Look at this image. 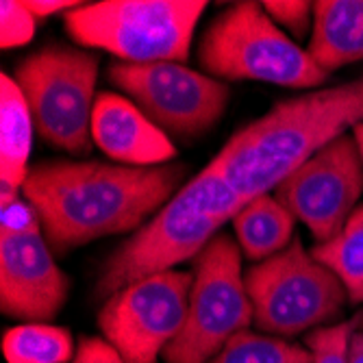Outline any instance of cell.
<instances>
[{
	"label": "cell",
	"instance_id": "obj_1",
	"mask_svg": "<svg viewBox=\"0 0 363 363\" xmlns=\"http://www.w3.org/2000/svg\"><path fill=\"white\" fill-rule=\"evenodd\" d=\"M185 168H133L103 161H44L28 170L22 194L42 218L55 255L142 228L181 189Z\"/></svg>",
	"mask_w": 363,
	"mask_h": 363
},
{
	"label": "cell",
	"instance_id": "obj_2",
	"mask_svg": "<svg viewBox=\"0 0 363 363\" xmlns=\"http://www.w3.org/2000/svg\"><path fill=\"white\" fill-rule=\"evenodd\" d=\"M363 122V77L344 85L279 101L242 126L211 166L244 203L277 189L346 128Z\"/></svg>",
	"mask_w": 363,
	"mask_h": 363
},
{
	"label": "cell",
	"instance_id": "obj_3",
	"mask_svg": "<svg viewBox=\"0 0 363 363\" xmlns=\"http://www.w3.org/2000/svg\"><path fill=\"white\" fill-rule=\"evenodd\" d=\"M244 205L209 163L103 263L94 298L109 301L130 283L170 272L179 263L196 259Z\"/></svg>",
	"mask_w": 363,
	"mask_h": 363
},
{
	"label": "cell",
	"instance_id": "obj_4",
	"mask_svg": "<svg viewBox=\"0 0 363 363\" xmlns=\"http://www.w3.org/2000/svg\"><path fill=\"white\" fill-rule=\"evenodd\" d=\"M205 7L203 0H103L65 13V30L122 63H183Z\"/></svg>",
	"mask_w": 363,
	"mask_h": 363
},
{
	"label": "cell",
	"instance_id": "obj_5",
	"mask_svg": "<svg viewBox=\"0 0 363 363\" xmlns=\"http://www.w3.org/2000/svg\"><path fill=\"white\" fill-rule=\"evenodd\" d=\"M198 61L218 81L309 89L328 79V72L285 35L261 3H235L220 13L198 46Z\"/></svg>",
	"mask_w": 363,
	"mask_h": 363
},
{
	"label": "cell",
	"instance_id": "obj_6",
	"mask_svg": "<svg viewBox=\"0 0 363 363\" xmlns=\"http://www.w3.org/2000/svg\"><path fill=\"white\" fill-rule=\"evenodd\" d=\"M244 279L252 322L261 333L274 337H294L331 326L350 303L337 274L305 250L298 238L274 257L255 263Z\"/></svg>",
	"mask_w": 363,
	"mask_h": 363
},
{
	"label": "cell",
	"instance_id": "obj_7",
	"mask_svg": "<svg viewBox=\"0 0 363 363\" xmlns=\"http://www.w3.org/2000/svg\"><path fill=\"white\" fill-rule=\"evenodd\" d=\"M98 57L65 44L28 55L13 81L22 89L40 138L74 157L91 150Z\"/></svg>",
	"mask_w": 363,
	"mask_h": 363
},
{
	"label": "cell",
	"instance_id": "obj_8",
	"mask_svg": "<svg viewBox=\"0 0 363 363\" xmlns=\"http://www.w3.org/2000/svg\"><path fill=\"white\" fill-rule=\"evenodd\" d=\"M252 324V303L242 274L240 246L218 233L194 259L187 320L166 348V363H209Z\"/></svg>",
	"mask_w": 363,
	"mask_h": 363
},
{
	"label": "cell",
	"instance_id": "obj_9",
	"mask_svg": "<svg viewBox=\"0 0 363 363\" xmlns=\"http://www.w3.org/2000/svg\"><path fill=\"white\" fill-rule=\"evenodd\" d=\"M109 81L168 138L196 140L224 116L230 89L224 81L183 63H111Z\"/></svg>",
	"mask_w": 363,
	"mask_h": 363
},
{
	"label": "cell",
	"instance_id": "obj_10",
	"mask_svg": "<svg viewBox=\"0 0 363 363\" xmlns=\"http://www.w3.org/2000/svg\"><path fill=\"white\" fill-rule=\"evenodd\" d=\"M194 272H161L113 294L98 313L105 340L126 363H155L183 331Z\"/></svg>",
	"mask_w": 363,
	"mask_h": 363
},
{
	"label": "cell",
	"instance_id": "obj_11",
	"mask_svg": "<svg viewBox=\"0 0 363 363\" xmlns=\"http://www.w3.org/2000/svg\"><path fill=\"white\" fill-rule=\"evenodd\" d=\"M363 194V168L352 138L342 135L291 172L274 198L301 220L318 244L340 235Z\"/></svg>",
	"mask_w": 363,
	"mask_h": 363
},
{
	"label": "cell",
	"instance_id": "obj_12",
	"mask_svg": "<svg viewBox=\"0 0 363 363\" xmlns=\"http://www.w3.org/2000/svg\"><path fill=\"white\" fill-rule=\"evenodd\" d=\"M70 281L55 263L44 233L0 230V307L5 315L55 320L68 298Z\"/></svg>",
	"mask_w": 363,
	"mask_h": 363
},
{
	"label": "cell",
	"instance_id": "obj_13",
	"mask_svg": "<svg viewBox=\"0 0 363 363\" xmlns=\"http://www.w3.org/2000/svg\"><path fill=\"white\" fill-rule=\"evenodd\" d=\"M91 140L107 157L133 168L166 166L177 157L172 140L133 101L111 91L96 96Z\"/></svg>",
	"mask_w": 363,
	"mask_h": 363
},
{
	"label": "cell",
	"instance_id": "obj_14",
	"mask_svg": "<svg viewBox=\"0 0 363 363\" xmlns=\"http://www.w3.org/2000/svg\"><path fill=\"white\" fill-rule=\"evenodd\" d=\"M307 52L328 74L363 61V0L313 3V28Z\"/></svg>",
	"mask_w": 363,
	"mask_h": 363
},
{
	"label": "cell",
	"instance_id": "obj_15",
	"mask_svg": "<svg viewBox=\"0 0 363 363\" xmlns=\"http://www.w3.org/2000/svg\"><path fill=\"white\" fill-rule=\"evenodd\" d=\"M294 224L296 218L270 194L252 198L233 218L238 244L255 263L285 250L294 240Z\"/></svg>",
	"mask_w": 363,
	"mask_h": 363
},
{
	"label": "cell",
	"instance_id": "obj_16",
	"mask_svg": "<svg viewBox=\"0 0 363 363\" xmlns=\"http://www.w3.org/2000/svg\"><path fill=\"white\" fill-rule=\"evenodd\" d=\"M0 109H3V183L13 189H22L28 177V155L33 142V118L26 98L13 77L3 74L0 79Z\"/></svg>",
	"mask_w": 363,
	"mask_h": 363
},
{
	"label": "cell",
	"instance_id": "obj_17",
	"mask_svg": "<svg viewBox=\"0 0 363 363\" xmlns=\"http://www.w3.org/2000/svg\"><path fill=\"white\" fill-rule=\"evenodd\" d=\"M3 352L7 363H70L77 354L68 328L46 322L9 328L3 337Z\"/></svg>",
	"mask_w": 363,
	"mask_h": 363
},
{
	"label": "cell",
	"instance_id": "obj_18",
	"mask_svg": "<svg viewBox=\"0 0 363 363\" xmlns=\"http://www.w3.org/2000/svg\"><path fill=\"white\" fill-rule=\"evenodd\" d=\"M311 255L333 270L348 291L352 305L363 303V205L352 211L340 235L315 244Z\"/></svg>",
	"mask_w": 363,
	"mask_h": 363
},
{
	"label": "cell",
	"instance_id": "obj_19",
	"mask_svg": "<svg viewBox=\"0 0 363 363\" xmlns=\"http://www.w3.org/2000/svg\"><path fill=\"white\" fill-rule=\"evenodd\" d=\"M211 363H313V359L305 346L246 328L230 340Z\"/></svg>",
	"mask_w": 363,
	"mask_h": 363
},
{
	"label": "cell",
	"instance_id": "obj_20",
	"mask_svg": "<svg viewBox=\"0 0 363 363\" xmlns=\"http://www.w3.org/2000/svg\"><path fill=\"white\" fill-rule=\"evenodd\" d=\"M359 318L342 320L331 326H322L307 333L305 348L311 352L313 363H348L350 337L357 331Z\"/></svg>",
	"mask_w": 363,
	"mask_h": 363
},
{
	"label": "cell",
	"instance_id": "obj_21",
	"mask_svg": "<svg viewBox=\"0 0 363 363\" xmlns=\"http://www.w3.org/2000/svg\"><path fill=\"white\" fill-rule=\"evenodd\" d=\"M0 230L5 233H42V218L22 189L0 185Z\"/></svg>",
	"mask_w": 363,
	"mask_h": 363
},
{
	"label": "cell",
	"instance_id": "obj_22",
	"mask_svg": "<svg viewBox=\"0 0 363 363\" xmlns=\"http://www.w3.org/2000/svg\"><path fill=\"white\" fill-rule=\"evenodd\" d=\"M0 20H3V33H0L3 48L24 46L35 35L38 18L26 9L24 3H18V0H5L0 5Z\"/></svg>",
	"mask_w": 363,
	"mask_h": 363
},
{
	"label": "cell",
	"instance_id": "obj_23",
	"mask_svg": "<svg viewBox=\"0 0 363 363\" xmlns=\"http://www.w3.org/2000/svg\"><path fill=\"white\" fill-rule=\"evenodd\" d=\"M272 22L285 26L296 40H303L313 28V3L307 0H268L261 3Z\"/></svg>",
	"mask_w": 363,
	"mask_h": 363
},
{
	"label": "cell",
	"instance_id": "obj_24",
	"mask_svg": "<svg viewBox=\"0 0 363 363\" xmlns=\"http://www.w3.org/2000/svg\"><path fill=\"white\" fill-rule=\"evenodd\" d=\"M72 363H126L105 337H81Z\"/></svg>",
	"mask_w": 363,
	"mask_h": 363
},
{
	"label": "cell",
	"instance_id": "obj_25",
	"mask_svg": "<svg viewBox=\"0 0 363 363\" xmlns=\"http://www.w3.org/2000/svg\"><path fill=\"white\" fill-rule=\"evenodd\" d=\"M26 9L35 16V18H48L59 11H72L81 7V3H72V0H24Z\"/></svg>",
	"mask_w": 363,
	"mask_h": 363
},
{
	"label": "cell",
	"instance_id": "obj_26",
	"mask_svg": "<svg viewBox=\"0 0 363 363\" xmlns=\"http://www.w3.org/2000/svg\"><path fill=\"white\" fill-rule=\"evenodd\" d=\"M348 363H363V328H361V331H354L352 337H350Z\"/></svg>",
	"mask_w": 363,
	"mask_h": 363
},
{
	"label": "cell",
	"instance_id": "obj_27",
	"mask_svg": "<svg viewBox=\"0 0 363 363\" xmlns=\"http://www.w3.org/2000/svg\"><path fill=\"white\" fill-rule=\"evenodd\" d=\"M352 140L357 144V150H359V159H361V168H363V122L357 124L352 128Z\"/></svg>",
	"mask_w": 363,
	"mask_h": 363
},
{
	"label": "cell",
	"instance_id": "obj_28",
	"mask_svg": "<svg viewBox=\"0 0 363 363\" xmlns=\"http://www.w3.org/2000/svg\"><path fill=\"white\" fill-rule=\"evenodd\" d=\"M357 318H359V326L363 328V313H361V315H357Z\"/></svg>",
	"mask_w": 363,
	"mask_h": 363
}]
</instances>
